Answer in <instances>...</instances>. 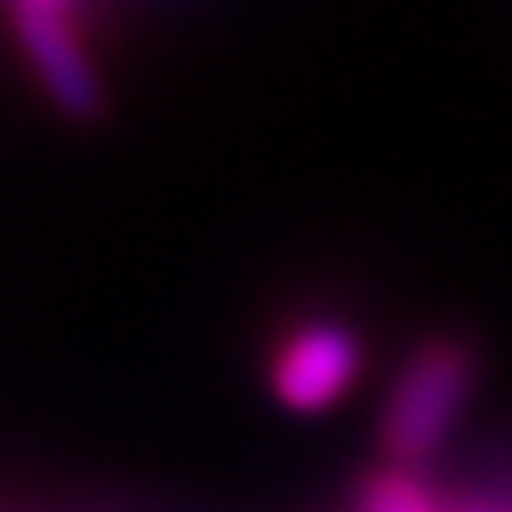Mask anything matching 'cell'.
<instances>
[{
    "label": "cell",
    "instance_id": "obj_3",
    "mask_svg": "<svg viewBox=\"0 0 512 512\" xmlns=\"http://www.w3.org/2000/svg\"><path fill=\"white\" fill-rule=\"evenodd\" d=\"M361 375V337L342 323L313 318L294 328L271 361L275 399L294 413H323L347 394Z\"/></svg>",
    "mask_w": 512,
    "mask_h": 512
},
{
    "label": "cell",
    "instance_id": "obj_2",
    "mask_svg": "<svg viewBox=\"0 0 512 512\" xmlns=\"http://www.w3.org/2000/svg\"><path fill=\"white\" fill-rule=\"evenodd\" d=\"M10 24L19 34V48L38 72L43 91L62 114L72 119H100L105 110V86L91 62V48L76 29V15L67 5H48V0H24L10 10Z\"/></svg>",
    "mask_w": 512,
    "mask_h": 512
},
{
    "label": "cell",
    "instance_id": "obj_1",
    "mask_svg": "<svg viewBox=\"0 0 512 512\" xmlns=\"http://www.w3.org/2000/svg\"><path fill=\"white\" fill-rule=\"evenodd\" d=\"M475 375V351L456 337H432L403 361L380 413V451L394 470L437 456L475 394Z\"/></svg>",
    "mask_w": 512,
    "mask_h": 512
},
{
    "label": "cell",
    "instance_id": "obj_4",
    "mask_svg": "<svg viewBox=\"0 0 512 512\" xmlns=\"http://www.w3.org/2000/svg\"><path fill=\"white\" fill-rule=\"evenodd\" d=\"M361 512H441V508L413 470L384 465L361 484Z\"/></svg>",
    "mask_w": 512,
    "mask_h": 512
},
{
    "label": "cell",
    "instance_id": "obj_5",
    "mask_svg": "<svg viewBox=\"0 0 512 512\" xmlns=\"http://www.w3.org/2000/svg\"><path fill=\"white\" fill-rule=\"evenodd\" d=\"M456 512H489V508H456Z\"/></svg>",
    "mask_w": 512,
    "mask_h": 512
}]
</instances>
